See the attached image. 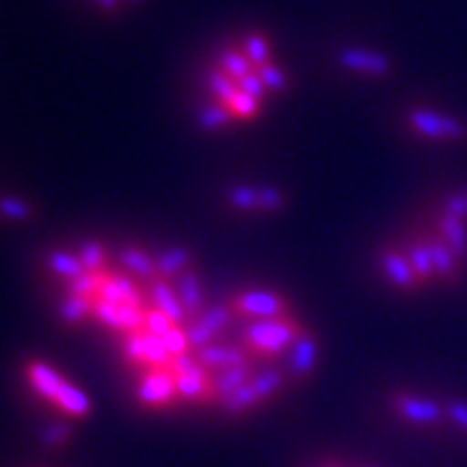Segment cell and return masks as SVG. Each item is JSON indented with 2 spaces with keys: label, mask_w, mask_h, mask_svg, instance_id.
<instances>
[{
  "label": "cell",
  "mask_w": 467,
  "mask_h": 467,
  "mask_svg": "<svg viewBox=\"0 0 467 467\" xmlns=\"http://www.w3.org/2000/svg\"><path fill=\"white\" fill-rule=\"evenodd\" d=\"M303 334L301 325L295 320L279 317V318H265L255 320L244 329L243 340L247 347L260 358H273V355L282 353L284 348L292 347L296 337Z\"/></svg>",
  "instance_id": "obj_1"
},
{
  "label": "cell",
  "mask_w": 467,
  "mask_h": 467,
  "mask_svg": "<svg viewBox=\"0 0 467 467\" xmlns=\"http://www.w3.org/2000/svg\"><path fill=\"white\" fill-rule=\"evenodd\" d=\"M284 383V372L282 370H265L260 375H255L251 381L243 385L241 389L223 399V411L230 416H238V413L247 411V409L255 407L260 400L268 399L282 388Z\"/></svg>",
  "instance_id": "obj_2"
},
{
  "label": "cell",
  "mask_w": 467,
  "mask_h": 467,
  "mask_svg": "<svg viewBox=\"0 0 467 467\" xmlns=\"http://www.w3.org/2000/svg\"><path fill=\"white\" fill-rule=\"evenodd\" d=\"M409 126L418 134L433 141H463L467 137V126L457 117L441 115L437 110L416 109L407 115Z\"/></svg>",
  "instance_id": "obj_3"
},
{
  "label": "cell",
  "mask_w": 467,
  "mask_h": 467,
  "mask_svg": "<svg viewBox=\"0 0 467 467\" xmlns=\"http://www.w3.org/2000/svg\"><path fill=\"white\" fill-rule=\"evenodd\" d=\"M137 399L143 407L150 409L167 407L169 402L178 399L175 377L169 372V368H148L137 388Z\"/></svg>",
  "instance_id": "obj_4"
},
{
  "label": "cell",
  "mask_w": 467,
  "mask_h": 467,
  "mask_svg": "<svg viewBox=\"0 0 467 467\" xmlns=\"http://www.w3.org/2000/svg\"><path fill=\"white\" fill-rule=\"evenodd\" d=\"M232 309L249 318H279L285 314V301L271 290H247L232 301Z\"/></svg>",
  "instance_id": "obj_5"
},
{
  "label": "cell",
  "mask_w": 467,
  "mask_h": 467,
  "mask_svg": "<svg viewBox=\"0 0 467 467\" xmlns=\"http://www.w3.org/2000/svg\"><path fill=\"white\" fill-rule=\"evenodd\" d=\"M230 318H232V309L223 306L210 307L208 312H203L195 323L186 327V331H189L191 350L210 347V342L219 336V331L230 325Z\"/></svg>",
  "instance_id": "obj_6"
},
{
  "label": "cell",
  "mask_w": 467,
  "mask_h": 467,
  "mask_svg": "<svg viewBox=\"0 0 467 467\" xmlns=\"http://www.w3.org/2000/svg\"><path fill=\"white\" fill-rule=\"evenodd\" d=\"M337 63L344 69L355 74H366V76H385L392 69L389 58L375 50H361V48H347L340 50L337 55Z\"/></svg>",
  "instance_id": "obj_7"
},
{
  "label": "cell",
  "mask_w": 467,
  "mask_h": 467,
  "mask_svg": "<svg viewBox=\"0 0 467 467\" xmlns=\"http://www.w3.org/2000/svg\"><path fill=\"white\" fill-rule=\"evenodd\" d=\"M96 299L109 301L113 303V306H124V303L143 306V299L141 295H139L132 277L121 275V273H104V279L100 284V290H98Z\"/></svg>",
  "instance_id": "obj_8"
},
{
  "label": "cell",
  "mask_w": 467,
  "mask_h": 467,
  "mask_svg": "<svg viewBox=\"0 0 467 467\" xmlns=\"http://www.w3.org/2000/svg\"><path fill=\"white\" fill-rule=\"evenodd\" d=\"M26 377L35 392L42 396L44 400L52 402V405H55L57 396L63 389V385L67 383L66 379L58 375L55 368L44 364V361H31V364L26 366Z\"/></svg>",
  "instance_id": "obj_9"
},
{
  "label": "cell",
  "mask_w": 467,
  "mask_h": 467,
  "mask_svg": "<svg viewBox=\"0 0 467 467\" xmlns=\"http://www.w3.org/2000/svg\"><path fill=\"white\" fill-rule=\"evenodd\" d=\"M150 295L154 307H159L162 314H167L173 320V325L184 327L186 320H189V314H186L184 306L180 303L178 292H175L173 284H169V279H156V282H151Z\"/></svg>",
  "instance_id": "obj_10"
},
{
  "label": "cell",
  "mask_w": 467,
  "mask_h": 467,
  "mask_svg": "<svg viewBox=\"0 0 467 467\" xmlns=\"http://www.w3.org/2000/svg\"><path fill=\"white\" fill-rule=\"evenodd\" d=\"M197 361L203 368H234V366H244L247 364V350L241 347H221V344H210L200 350H192Z\"/></svg>",
  "instance_id": "obj_11"
},
{
  "label": "cell",
  "mask_w": 467,
  "mask_h": 467,
  "mask_svg": "<svg viewBox=\"0 0 467 467\" xmlns=\"http://www.w3.org/2000/svg\"><path fill=\"white\" fill-rule=\"evenodd\" d=\"M175 388H178L180 399L184 400H206L208 396H214V383H210L206 368L202 364H197L184 375L175 377Z\"/></svg>",
  "instance_id": "obj_12"
},
{
  "label": "cell",
  "mask_w": 467,
  "mask_h": 467,
  "mask_svg": "<svg viewBox=\"0 0 467 467\" xmlns=\"http://www.w3.org/2000/svg\"><path fill=\"white\" fill-rule=\"evenodd\" d=\"M394 407L402 418L416 424H435L440 422L443 416L440 405H435V402L431 400L413 399V396H399V399L394 400Z\"/></svg>",
  "instance_id": "obj_13"
},
{
  "label": "cell",
  "mask_w": 467,
  "mask_h": 467,
  "mask_svg": "<svg viewBox=\"0 0 467 467\" xmlns=\"http://www.w3.org/2000/svg\"><path fill=\"white\" fill-rule=\"evenodd\" d=\"M381 265H383V271H385V275H388L389 282H392L394 285H399V288L411 290L420 285V279L416 275V271H413L411 262H409L407 255L399 254V251H385L383 258H381Z\"/></svg>",
  "instance_id": "obj_14"
},
{
  "label": "cell",
  "mask_w": 467,
  "mask_h": 467,
  "mask_svg": "<svg viewBox=\"0 0 467 467\" xmlns=\"http://www.w3.org/2000/svg\"><path fill=\"white\" fill-rule=\"evenodd\" d=\"M173 288L178 292V299L184 306L189 317H197V314H202L203 292H202L200 275H197L195 271H189V268H186L184 273H180V275L173 279Z\"/></svg>",
  "instance_id": "obj_15"
},
{
  "label": "cell",
  "mask_w": 467,
  "mask_h": 467,
  "mask_svg": "<svg viewBox=\"0 0 467 467\" xmlns=\"http://www.w3.org/2000/svg\"><path fill=\"white\" fill-rule=\"evenodd\" d=\"M318 358V342L312 336H307L306 331L296 337V342L292 344V355H290V372L295 377H307L314 370Z\"/></svg>",
  "instance_id": "obj_16"
},
{
  "label": "cell",
  "mask_w": 467,
  "mask_h": 467,
  "mask_svg": "<svg viewBox=\"0 0 467 467\" xmlns=\"http://www.w3.org/2000/svg\"><path fill=\"white\" fill-rule=\"evenodd\" d=\"M437 227H440L441 238L448 243V247L454 251V255H457L459 260H463L467 255V225H465V221L454 217V214L443 210L441 217L437 219Z\"/></svg>",
  "instance_id": "obj_17"
},
{
  "label": "cell",
  "mask_w": 467,
  "mask_h": 467,
  "mask_svg": "<svg viewBox=\"0 0 467 467\" xmlns=\"http://www.w3.org/2000/svg\"><path fill=\"white\" fill-rule=\"evenodd\" d=\"M119 265L126 268L128 273L134 277H139L141 282H156L159 279V271H156V260L150 258L148 254L141 249L126 247L119 254Z\"/></svg>",
  "instance_id": "obj_18"
},
{
  "label": "cell",
  "mask_w": 467,
  "mask_h": 467,
  "mask_svg": "<svg viewBox=\"0 0 467 467\" xmlns=\"http://www.w3.org/2000/svg\"><path fill=\"white\" fill-rule=\"evenodd\" d=\"M55 407L61 409L63 413L69 418H87L91 413V400L83 389H78L72 383L63 385V389L58 392Z\"/></svg>",
  "instance_id": "obj_19"
},
{
  "label": "cell",
  "mask_w": 467,
  "mask_h": 467,
  "mask_svg": "<svg viewBox=\"0 0 467 467\" xmlns=\"http://www.w3.org/2000/svg\"><path fill=\"white\" fill-rule=\"evenodd\" d=\"M192 260L191 251L184 247H171L156 258V271H159V279H175L180 273L189 268Z\"/></svg>",
  "instance_id": "obj_20"
},
{
  "label": "cell",
  "mask_w": 467,
  "mask_h": 467,
  "mask_svg": "<svg viewBox=\"0 0 467 467\" xmlns=\"http://www.w3.org/2000/svg\"><path fill=\"white\" fill-rule=\"evenodd\" d=\"M431 247V255H433V266H435V275L443 279V282H451V279L457 275V255L454 251L448 247V243L443 238H433L429 241Z\"/></svg>",
  "instance_id": "obj_21"
},
{
  "label": "cell",
  "mask_w": 467,
  "mask_h": 467,
  "mask_svg": "<svg viewBox=\"0 0 467 467\" xmlns=\"http://www.w3.org/2000/svg\"><path fill=\"white\" fill-rule=\"evenodd\" d=\"M251 375H254V370H251L249 364L225 368V370L213 381L214 396H219V399H227V396L236 392V389H241L244 383L251 381V379H254Z\"/></svg>",
  "instance_id": "obj_22"
},
{
  "label": "cell",
  "mask_w": 467,
  "mask_h": 467,
  "mask_svg": "<svg viewBox=\"0 0 467 467\" xmlns=\"http://www.w3.org/2000/svg\"><path fill=\"white\" fill-rule=\"evenodd\" d=\"M407 258H409V262H411V266H413V271H416L420 284L429 282V279L435 275L433 255H431L429 243L416 241L413 244H409Z\"/></svg>",
  "instance_id": "obj_23"
},
{
  "label": "cell",
  "mask_w": 467,
  "mask_h": 467,
  "mask_svg": "<svg viewBox=\"0 0 467 467\" xmlns=\"http://www.w3.org/2000/svg\"><path fill=\"white\" fill-rule=\"evenodd\" d=\"M48 266L55 275L67 279V282H74L76 277H80L83 273H87L78 255L67 254V251H55V254H50Z\"/></svg>",
  "instance_id": "obj_24"
},
{
  "label": "cell",
  "mask_w": 467,
  "mask_h": 467,
  "mask_svg": "<svg viewBox=\"0 0 467 467\" xmlns=\"http://www.w3.org/2000/svg\"><path fill=\"white\" fill-rule=\"evenodd\" d=\"M208 89L214 96V100L221 104H230L238 96V80L227 76L223 69H210L208 72Z\"/></svg>",
  "instance_id": "obj_25"
},
{
  "label": "cell",
  "mask_w": 467,
  "mask_h": 467,
  "mask_svg": "<svg viewBox=\"0 0 467 467\" xmlns=\"http://www.w3.org/2000/svg\"><path fill=\"white\" fill-rule=\"evenodd\" d=\"M93 303L96 299H87V296H74L69 295L58 306V317L66 325H76L85 320L89 314H93Z\"/></svg>",
  "instance_id": "obj_26"
},
{
  "label": "cell",
  "mask_w": 467,
  "mask_h": 467,
  "mask_svg": "<svg viewBox=\"0 0 467 467\" xmlns=\"http://www.w3.org/2000/svg\"><path fill=\"white\" fill-rule=\"evenodd\" d=\"M234 119L232 110L227 104H221V102H213V104H206L200 113H197V124H200L202 130H219V128H223L230 124Z\"/></svg>",
  "instance_id": "obj_27"
},
{
  "label": "cell",
  "mask_w": 467,
  "mask_h": 467,
  "mask_svg": "<svg viewBox=\"0 0 467 467\" xmlns=\"http://www.w3.org/2000/svg\"><path fill=\"white\" fill-rule=\"evenodd\" d=\"M143 366L148 368H167L169 361H171V355L165 348V344L159 336L150 334V331H143Z\"/></svg>",
  "instance_id": "obj_28"
},
{
  "label": "cell",
  "mask_w": 467,
  "mask_h": 467,
  "mask_svg": "<svg viewBox=\"0 0 467 467\" xmlns=\"http://www.w3.org/2000/svg\"><path fill=\"white\" fill-rule=\"evenodd\" d=\"M243 52L244 57L249 58V63L254 66V69L271 63L268 61V58H271V48H268V42L262 33H249L243 42Z\"/></svg>",
  "instance_id": "obj_29"
},
{
  "label": "cell",
  "mask_w": 467,
  "mask_h": 467,
  "mask_svg": "<svg viewBox=\"0 0 467 467\" xmlns=\"http://www.w3.org/2000/svg\"><path fill=\"white\" fill-rule=\"evenodd\" d=\"M219 67L223 69V72L227 76H232L234 80H241L244 74H249L251 69H254V66L249 63V58L244 57L243 50H225L223 55H221V63Z\"/></svg>",
  "instance_id": "obj_30"
},
{
  "label": "cell",
  "mask_w": 467,
  "mask_h": 467,
  "mask_svg": "<svg viewBox=\"0 0 467 467\" xmlns=\"http://www.w3.org/2000/svg\"><path fill=\"white\" fill-rule=\"evenodd\" d=\"M76 255L83 262L87 273H102L104 265H107V249H104V244L98 241L85 243Z\"/></svg>",
  "instance_id": "obj_31"
},
{
  "label": "cell",
  "mask_w": 467,
  "mask_h": 467,
  "mask_svg": "<svg viewBox=\"0 0 467 467\" xmlns=\"http://www.w3.org/2000/svg\"><path fill=\"white\" fill-rule=\"evenodd\" d=\"M258 200H260V186L243 184V186H234V189L227 191V202H230L234 208L244 210V213H249V210H258Z\"/></svg>",
  "instance_id": "obj_32"
},
{
  "label": "cell",
  "mask_w": 467,
  "mask_h": 467,
  "mask_svg": "<svg viewBox=\"0 0 467 467\" xmlns=\"http://www.w3.org/2000/svg\"><path fill=\"white\" fill-rule=\"evenodd\" d=\"M104 279V273H83L80 277H76L74 282H69L67 292L74 296H87V299H96L98 290Z\"/></svg>",
  "instance_id": "obj_33"
},
{
  "label": "cell",
  "mask_w": 467,
  "mask_h": 467,
  "mask_svg": "<svg viewBox=\"0 0 467 467\" xmlns=\"http://www.w3.org/2000/svg\"><path fill=\"white\" fill-rule=\"evenodd\" d=\"M93 317L100 320L104 327H109V329L124 331V323H121L119 306H113V303H109V301L96 299V303H93Z\"/></svg>",
  "instance_id": "obj_34"
},
{
  "label": "cell",
  "mask_w": 467,
  "mask_h": 467,
  "mask_svg": "<svg viewBox=\"0 0 467 467\" xmlns=\"http://www.w3.org/2000/svg\"><path fill=\"white\" fill-rule=\"evenodd\" d=\"M227 107H230L234 119H243V121L255 119L260 113V100H255V98H251L247 93H241V91H238V96L234 98Z\"/></svg>",
  "instance_id": "obj_35"
},
{
  "label": "cell",
  "mask_w": 467,
  "mask_h": 467,
  "mask_svg": "<svg viewBox=\"0 0 467 467\" xmlns=\"http://www.w3.org/2000/svg\"><path fill=\"white\" fill-rule=\"evenodd\" d=\"M173 327H178V325H173V320L169 318L167 314H162L159 307L145 309V331L162 337L165 334H169Z\"/></svg>",
  "instance_id": "obj_36"
},
{
  "label": "cell",
  "mask_w": 467,
  "mask_h": 467,
  "mask_svg": "<svg viewBox=\"0 0 467 467\" xmlns=\"http://www.w3.org/2000/svg\"><path fill=\"white\" fill-rule=\"evenodd\" d=\"M162 344H165V348L169 350V355L175 358V355H182V353H189L191 350V342H189V331H186V327H173L169 334H165L161 337Z\"/></svg>",
  "instance_id": "obj_37"
},
{
  "label": "cell",
  "mask_w": 467,
  "mask_h": 467,
  "mask_svg": "<svg viewBox=\"0 0 467 467\" xmlns=\"http://www.w3.org/2000/svg\"><path fill=\"white\" fill-rule=\"evenodd\" d=\"M0 214L11 221H25L33 214V208L17 197H0Z\"/></svg>",
  "instance_id": "obj_38"
},
{
  "label": "cell",
  "mask_w": 467,
  "mask_h": 467,
  "mask_svg": "<svg viewBox=\"0 0 467 467\" xmlns=\"http://www.w3.org/2000/svg\"><path fill=\"white\" fill-rule=\"evenodd\" d=\"M258 74L266 87V91H285V87H288V78H285L284 69L273 66V63L258 67Z\"/></svg>",
  "instance_id": "obj_39"
},
{
  "label": "cell",
  "mask_w": 467,
  "mask_h": 467,
  "mask_svg": "<svg viewBox=\"0 0 467 467\" xmlns=\"http://www.w3.org/2000/svg\"><path fill=\"white\" fill-rule=\"evenodd\" d=\"M69 437H72V426L57 422V424H50L48 429L44 431L42 443L46 448H58V446H63Z\"/></svg>",
  "instance_id": "obj_40"
},
{
  "label": "cell",
  "mask_w": 467,
  "mask_h": 467,
  "mask_svg": "<svg viewBox=\"0 0 467 467\" xmlns=\"http://www.w3.org/2000/svg\"><path fill=\"white\" fill-rule=\"evenodd\" d=\"M284 208V192L275 186H260L258 210L262 213H277Z\"/></svg>",
  "instance_id": "obj_41"
},
{
  "label": "cell",
  "mask_w": 467,
  "mask_h": 467,
  "mask_svg": "<svg viewBox=\"0 0 467 467\" xmlns=\"http://www.w3.org/2000/svg\"><path fill=\"white\" fill-rule=\"evenodd\" d=\"M238 91L241 93H247V96L255 98V100L262 102V98H265L266 93V87L262 83L258 69H251L249 74H244L241 80H238Z\"/></svg>",
  "instance_id": "obj_42"
},
{
  "label": "cell",
  "mask_w": 467,
  "mask_h": 467,
  "mask_svg": "<svg viewBox=\"0 0 467 467\" xmlns=\"http://www.w3.org/2000/svg\"><path fill=\"white\" fill-rule=\"evenodd\" d=\"M126 358L132 361V364H143V331H137V334H128L126 336Z\"/></svg>",
  "instance_id": "obj_43"
},
{
  "label": "cell",
  "mask_w": 467,
  "mask_h": 467,
  "mask_svg": "<svg viewBox=\"0 0 467 467\" xmlns=\"http://www.w3.org/2000/svg\"><path fill=\"white\" fill-rule=\"evenodd\" d=\"M197 364H200V361H197L195 353H182V355H175V358H171L167 368L173 377H180V375H184V372L192 370Z\"/></svg>",
  "instance_id": "obj_44"
},
{
  "label": "cell",
  "mask_w": 467,
  "mask_h": 467,
  "mask_svg": "<svg viewBox=\"0 0 467 467\" xmlns=\"http://www.w3.org/2000/svg\"><path fill=\"white\" fill-rule=\"evenodd\" d=\"M443 210L465 221L467 219V191H461L457 195L448 197L446 203H443Z\"/></svg>",
  "instance_id": "obj_45"
},
{
  "label": "cell",
  "mask_w": 467,
  "mask_h": 467,
  "mask_svg": "<svg viewBox=\"0 0 467 467\" xmlns=\"http://www.w3.org/2000/svg\"><path fill=\"white\" fill-rule=\"evenodd\" d=\"M448 416H451V420L457 426H461V429H467V405L465 402L461 400H452L451 405H448Z\"/></svg>",
  "instance_id": "obj_46"
},
{
  "label": "cell",
  "mask_w": 467,
  "mask_h": 467,
  "mask_svg": "<svg viewBox=\"0 0 467 467\" xmlns=\"http://www.w3.org/2000/svg\"><path fill=\"white\" fill-rule=\"evenodd\" d=\"M96 5L110 14V11H115L117 7H119V0H96Z\"/></svg>",
  "instance_id": "obj_47"
},
{
  "label": "cell",
  "mask_w": 467,
  "mask_h": 467,
  "mask_svg": "<svg viewBox=\"0 0 467 467\" xmlns=\"http://www.w3.org/2000/svg\"><path fill=\"white\" fill-rule=\"evenodd\" d=\"M128 3H139V0H128Z\"/></svg>",
  "instance_id": "obj_48"
},
{
  "label": "cell",
  "mask_w": 467,
  "mask_h": 467,
  "mask_svg": "<svg viewBox=\"0 0 467 467\" xmlns=\"http://www.w3.org/2000/svg\"><path fill=\"white\" fill-rule=\"evenodd\" d=\"M325 467H334V465H325Z\"/></svg>",
  "instance_id": "obj_49"
}]
</instances>
